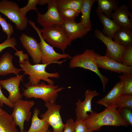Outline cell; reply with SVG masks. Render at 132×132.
Wrapping results in <instances>:
<instances>
[{"label":"cell","mask_w":132,"mask_h":132,"mask_svg":"<svg viewBox=\"0 0 132 132\" xmlns=\"http://www.w3.org/2000/svg\"><path fill=\"white\" fill-rule=\"evenodd\" d=\"M83 121L87 128L92 132L98 131L104 126L127 127L129 125L121 118L114 104L99 113L93 111Z\"/></svg>","instance_id":"6da1fadb"},{"label":"cell","mask_w":132,"mask_h":132,"mask_svg":"<svg viewBox=\"0 0 132 132\" xmlns=\"http://www.w3.org/2000/svg\"><path fill=\"white\" fill-rule=\"evenodd\" d=\"M22 95L26 98H40L45 102L55 103L58 93L66 88L54 84H47L44 82L33 85H25Z\"/></svg>","instance_id":"7a4b0ae2"},{"label":"cell","mask_w":132,"mask_h":132,"mask_svg":"<svg viewBox=\"0 0 132 132\" xmlns=\"http://www.w3.org/2000/svg\"><path fill=\"white\" fill-rule=\"evenodd\" d=\"M96 53L92 49H86L83 53L73 56L70 60L69 66L71 68L80 67L95 73L101 80L104 92L109 79L102 75L98 69L96 62Z\"/></svg>","instance_id":"3957f363"},{"label":"cell","mask_w":132,"mask_h":132,"mask_svg":"<svg viewBox=\"0 0 132 132\" xmlns=\"http://www.w3.org/2000/svg\"><path fill=\"white\" fill-rule=\"evenodd\" d=\"M51 63L31 64L28 59L24 61L22 64H20L21 71L25 74L29 76V82L27 84L33 85L40 83L41 80H43L48 84H54V81L50 78H57L59 77L58 72L49 73L46 71L47 67Z\"/></svg>","instance_id":"277c9868"},{"label":"cell","mask_w":132,"mask_h":132,"mask_svg":"<svg viewBox=\"0 0 132 132\" xmlns=\"http://www.w3.org/2000/svg\"><path fill=\"white\" fill-rule=\"evenodd\" d=\"M43 39L53 47L61 50L63 53L72 41L67 36L62 26L54 25L40 29Z\"/></svg>","instance_id":"5b68a950"},{"label":"cell","mask_w":132,"mask_h":132,"mask_svg":"<svg viewBox=\"0 0 132 132\" xmlns=\"http://www.w3.org/2000/svg\"><path fill=\"white\" fill-rule=\"evenodd\" d=\"M30 25L35 30L39 37V43L41 54V62L43 64L55 63L61 65L66 60L59 61L62 59L70 58L71 57L67 54H61L56 52L53 47L47 43L43 38L40 29L37 27L34 22L30 20L28 21Z\"/></svg>","instance_id":"8992f818"},{"label":"cell","mask_w":132,"mask_h":132,"mask_svg":"<svg viewBox=\"0 0 132 132\" xmlns=\"http://www.w3.org/2000/svg\"><path fill=\"white\" fill-rule=\"evenodd\" d=\"M20 8L15 2L8 0L0 1V12L14 23L17 29L23 31L27 27L28 20L20 13Z\"/></svg>","instance_id":"52a82bcc"},{"label":"cell","mask_w":132,"mask_h":132,"mask_svg":"<svg viewBox=\"0 0 132 132\" xmlns=\"http://www.w3.org/2000/svg\"><path fill=\"white\" fill-rule=\"evenodd\" d=\"M34 104L33 101L21 99L13 104V109L11 115L16 126L20 127L21 132L24 131L25 121H29L31 119L32 112L30 110Z\"/></svg>","instance_id":"ba28073f"},{"label":"cell","mask_w":132,"mask_h":132,"mask_svg":"<svg viewBox=\"0 0 132 132\" xmlns=\"http://www.w3.org/2000/svg\"><path fill=\"white\" fill-rule=\"evenodd\" d=\"M37 20L43 28L54 25L62 26L64 22L58 10L56 0H49L48 4L47 10L44 14L38 10Z\"/></svg>","instance_id":"9c48e42d"},{"label":"cell","mask_w":132,"mask_h":132,"mask_svg":"<svg viewBox=\"0 0 132 132\" xmlns=\"http://www.w3.org/2000/svg\"><path fill=\"white\" fill-rule=\"evenodd\" d=\"M45 106L47 110L40 115L53 128V132H63L65 124L63 122L60 114L61 106L55 103L45 102Z\"/></svg>","instance_id":"30bf717a"},{"label":"cell","mask_w":132,"mask_h":132,"mask_svg":"<svg viewBox=\"0 0 132 132\" xmlns=\"http://www.w3.org/2000/svg\"><path fill=\"white\" fill-rule=\"evenodd\" d=\"M94 36L106 46L105 55L111 59L121 63L122 55L126 47L120 45L112 39L106 36L99 30H95Z\"/></svg>","instance_id":"8fae6325"},{"label":"cell","mask_w":132,"mask_h":132,"mask_svg":"<svg viewBox=\"0 0 132 132\" xmlns=\"http://www.w3.org/2000/svg\"><path fill=\"white\" fill-rule=\"evenodd\" d=\"M96 60L98 68L118 73L132 74V66L124 65L110 58L96 53Z\"/></svg>","instance_id":"7c38bea8"},{"label":"cell","mask_w":132,"mask_h":132,"mask_svg":"<svg viewBox=\"0 0 132 132\" xmlns=\"http://www.w3.org/2000/svg\"><path fill=\"white\" fill-rule=\"evenodd\" d=\"M99 94L96 90H92L88 89L86 90L84 100L81 101L80 99H79L76 102L75 111L76 119L80 118L84 121L88 116V112L91 113L93 112L91 108V101L93 98L98 96Z\"/></svg>","instance_id":"4fadbf2b"},{"label":"cell","mask_w":132,"mask_h":132,"mask_svg":"<svg viewBox=\"0 0 132 132\" xmlns=\"http://www.w3.org/2000/svg\"><path fill=\"white\" fill-rule=\"evenodd\" d=\"M24 75H18L6 80H0L1 86L9 93L8 98L13 104L22 99V95L20 92L19 86Z\"/></svg>","instance_id":"5bb4252c"},{"label":"cell","mask_w":132,"mask_h":132,"mask_svg":"<svg viewBox=\"0 0 132 132\" xmlns=\"http://www.w3.org/2000/svg\"><path fill=\"white\" fill-rule=\"evenodd\" d=\"M20 42L24 48L32 57L35 64L41 62V54L39 43L33 37L22 33L20 38Z\"/></svg>","instance_id":"9a60e30c"},{"label":"cell","mask_w":132,"mask_h":132,"mask_svg":"<svg viewBox=\"0 0 132 132\" xmlns=\"http://www.w3.org/2000/svg\"><path fill=\"white\" fill-rule=\"evenodd\" d=\"M67 36L72 41L81 38L92 30L75 20L64 21L62 26Z\"/></svg>","instance_id":"2e32d148"},{"label":"cell","mask_w":132,"mask_h":132,"mask_svg":"<svg viewBox=\"0 0 132 132\" xmlns=\"http://www.w3.org/2000/svg\"><path fill=\"white\" fill-rule=\"evenodd\" d=\"M110 17L120 27L132 29V22L129 17L130 12L128 7L123 4L114 11Z\"/></svg>","instance_id":"e0dca14e"},{"label":"cell","mask_w":132,"mask_h":132,"mask_svg":"<svg viewBox=\"0 0 132 132\" xmlns=\"http://www.w3.org/2000/svg\"><path fill=\"white\" fill-rule=\"evenodd\" d=\"M123 84L120 81L117 82L107 95L96 102L98 104L106 108L114 105L119 98L123 95Z\"/></svg>","instance_id":"ac0fdd59"},{"label":"cell","mask_w":132,"mask_h":132,"mask_svg":"<svg viewBox=\"0 0 132 132\" xmlns=\"http://www.w3.org/2000/svg\"><path fill=\"white\" fill-rule=\"evenodd\" d=\"M13 58L12 55L7 52L1 56L0 58V75L4 76L10 73L18 75L21 69L16 68L13 65Z\"/></svg>","instance_id":"d6986e66"},{"label":"cell","mask_w":132,"mask_h":132,"mask_svg":"<svg viewBox=\"0 0 132 132\" xmlns=\"http://www.w3.org/2000/svg\"><path fill=\"white\" fill-rule=\"evenodd\" d=\"M113 38L119 44L126 47L132 45V29L120 27L114 33Z\"/></svg>","instance_id":"ffe728a7"},{"label":"cell","mask_w":132,"mask_h":132,"mask_svg":"<svg viewBox=\"0 0 132 132\" xmlns=\"http://www.w3.org/2000/svg\"><path fill=\"white\" fill-rule=\"evenodd\" d=\"M97 14L103 26L102 33L106 36L112 39L115 33L120 27L113 20L107 17L103 13H97Z\"/></svg>","instance_id":"44dd1931"},{"label":"cell","mask_w":132,"mask_h":132,"mask_svg":"<svg viewBox=\"0 0 132 132\" xmlns=\"http://www.w3.org/2000/svg\"><path fill=\"white\" fill-rule=\"evenodd\" d=\"M40 111L35 108L32 118L31 124L29 129L23 132H47L49 130V124L44 120L39 119L38 115Z\"/></svg>","instance_id":"7402d4cb"},{"label":"cell","mask_w":132,"mask_h":132,"mask_svg":"<svg viewBox=\"0 0 132 132\" xmlns=\"http://www.w3.org/2000/svg\"><path fill=\"white\" fill-rule=\"evenodd\" d=\"M98 6L96 10L97 13H102L110 18L113 11L118 7L119 1L117 0H96Z\"/></svg>","instance_id":"603a6c76"},{"label":"cell","mask_w":132,"mask_h":132,"mask_svg":"<svg viewBox=\"0 0 132 132\" xmlns=\"http://www.w3.org/2000/svg\"><path fill=\"white\" fill-rule=\"evenodd\" d=\"M96 0H84L81 12L82 14L80 22L84 26L91 28L90 16L91 8Z\"/></svg>","instance_id":"cb8c5ba5"},{"label":"cell","mask_w":132,"mask_h":132,"mask_svg":"<svg viewBox=\"0 0 132 132\" xmlns=\"http://www.w3.org/2000/svg\"><path fill=\"white\" fill-rule=\"evenodd\" d=\"M16 126L11 114L0 115V132H18Z\"/></svg>","instance_id":"d4e9b609"},{"label":"cell","mask_w":132,"mask_h":132,"mask_svg":"<svg viewBox=\"0 0 132 132\" xmlns=\"http://www.w3.org/2000/svg\"><path fill=\"white\" fill-rule=\"evenodd\" d=\"M84 0H56L58 9L73 10L81 12Z\"/></svg>","instance_id":"484cf974"},{"label":"cell","mask_w":132,"mask_h":132,"mask_svg":"<svg viewBox=\"0 0 132 132\" xmlns=\"http://www.w3.org/2000/svg\"><path fill=\"white\" fill-rule=\"evenodd\" d=\"M118 77L123 84V95H132V74L122 73Z\"/></svg>","instance_id":"4316f807"},{"label":"cell","mask_w":132,"mask_h":132,"mask_svg":"<svg viewBox=\"0 0 132 132\" xmlns=\"http://www.w3.org/2000/svg\"><path fill=\"white\" fill-rule=\"evenodd\" d=\"M114 105L117 109L124 108L132 109V95H122Z\"/></svg>","instance_id":"83f0119b"},{"label":"cell","mask_w":132,"mask_h":132,"mask_svg":"<svg viewBox=\"0 0 132 132\" xmlns=\"http://www.w3.org/2000/svg\"><path fill=\"white\" fill-rule=\"evenodd\" d=\"M61 17L64 21L75 20L79 13L75 10L68 9H58Z\"/></svg>","instance_id":"f1b7e54d"},{"label":"cell","mask_w":132,"mask_h":132,"mask_svg":"<svg viewBox=\"0 0 132 132\" xmlns=\"http://www.w3.org/2000/svg\"><path fill=\"white\" fill-rule=\"evenodd\" d=\"M121 63L126 66H132V45L126 47L122 55Z\"/></svg>","instance_id":"f546056e"},{"label":"cell","mask_w":132,"mask_h":132,"mask_svg":"<svg viewBox=\"0 0 132 132\" xmlns=\"http://www.w3.org/2000/svg\"><path fill=\"white\" fill-rule=\"evenodd\" d=\"M132 109L124 108L117 109L122 119L129 125H132Z\"/></svg>","instance_id":"4dcf8cb0"},{"label":"cell","mask_w":132,"mask_h":132,"mask_svg":"<svg viewBox=\"0 0 132 132\" xmlns=\"http://www.w3.org/2000/svg\"><path fill=\"white\" fill-rule=\"evenodd\" d=\"M38 0H29L27 4L24 7L20 8L19 11L23 17H26L27 12L30 10H37L36 6Z\"/></svg>","instance_id":"1f68e13d"},{"label":"cell","mask_w":132,"mask_h":132,"mask_svg":"<svg viewBox=\"0 0 132 132\" xmlns=\"http://www.w3.org/2000/svg\"><path fill=\"white\" fill-rule=\"evenodd\" d=\"M75 122V132H93L87 128L84 121L81 119H76Z\"/></svg>","instance_id":"d6a6232c"},{"label":"cell","mask_w":132,"mask_h":132,"mask_svg":"<svg viewBox=\"0 0 132 132\" xmlns=\"http://www.w3.org/2000/svg\"><path fill=\"white\" fill-rule=\"evenodd\" d=\"M17 44L16 40L13 37L7 38L4 42L0 44V53L8 47H12L17 51V50L15 46L17 45Z\"/></svg>","instance_id":"836d02e7"},{"label":"cell","mask_w":132,"mask_h":132,"mask_svg":"<svg viewBox=\"0 0 132 132\" xmlns=\"http://www.w3.org/2000/svg\"><path fill=\"white\" fill-rule=\"evenodd\" d=\"M1 86L0 84V106H2L3 104H5L9 107L13 108V104L3 94L1 89Z\"/></svg>","instance_id":"e575fe53"},{"label":"cell","mask_w":132,"mask_h":132,"mask_svg":"<svg viewBox=\"0 0 132 132\" xmlns=\"http://www.w3.org/2000/svg\"><path fill=\"white\" fill-rule=\"evenodd\" d=\"M75 122L73 119H68L65 124L63 132H75Z\"/></svg>","instance_id":"d590c367"},{"label":"cell","mask_w":132,"mask_h":132,"mask_svg":"<svg viewBox=\"0 0 132 132\" xmlns=\"http://www.w3.org/2000/svg\"><path fill=\"white\" fill-rule=\"evenodd\" d=\"M15 55L19 57V63L20 64H22L25 60L28 59V56L27 54H24L23 51L22 50L16 51L14 54Z\"/></svg>","instance_id":"8d00e7d4"},{"label":"cell","mask_w":132,"mask_h":132,"mask_svg":"<svg viewBox=\"0 0 132 132\" xmlns=\"http://www.w3.org/2000/svg\"><path fill=\"white\" fill-rule=\"evenodd\" d=\"M49 0H38V4L40 5H43L48 4Z\"/></svg>","instance_id":"74e56055"},{"label":"cell","mask_w":132,"mask_h":132,"mask_svg":"<svg viewBox=\"0 0 132 132\" xmlns=\"http://www.w3.org/2000/svg\"><path fill=\"white\" fill-rule=\"evenodd\" d=\"M7 112L5 111L0 107V115L4 114Z\"/></svg>","instance_id":"f35d334b"},{"label":"cell","mask_w":132,"mask_h":132,"mask_svg":"<svg viewBox=\"0 0 132 132\" xmlns=\"http://www.w3.org/2000/svg\"><path fill=\"white\" fill-rule=\"evenodd\" d=\"M47 132H53L48 130Z\"/></svg>","instance_id":"ab89813d"}]
</instances>
